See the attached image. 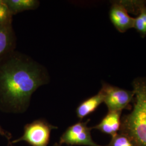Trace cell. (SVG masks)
Here are the masks:
<instances>
[{
  "mask_svg": "<svg viewBox=\"0 0 146 146\" xmlns=\"http://www.w3.org/2000/svg\"><path fill=\"white\" fill-rule=\"evenodd\" d=\"M13 15L3 0H0V25H11Z\"/></svg>",
  "mask_w": 146,
  "mask_h": 146,
  "instance_id": "13",
  "label": "cell"
},
{
  "mask_svg": "<svg viewBox=\"0 0 146 146\" xmlns=\"http://www.w3.org/2000/svg\"><path fill=\"white\" fill-rule=\"evenodd\" d=\"M89 121H80L69 127L62 134L60 139V145L66 144L68 146H102L96 143L92 139L91 130L92 127H88Z\"/></svg>",
  "mask_w": 146,
  "mask_h": 146,
  "instance_id": "5",
  "label": "cell"
},
{
  "mask_svg": "<svg viewBox=\"0 0 146 146\" xmlns=\"http://www.w3.org/2000/svg\"><path fill=\"white\" fill-rule=\"evenodd\" d=\"M0 135L4 136L5 139H7L8 142H9V145H11V146H12L11 142V139L12 138L11 134L9 132H8V131H5V129H3L1 125H0Z\"/></svg>",
  "mask_w": 146,
  "mask_h": 146,
  "instance_id": "14",
  "label": "cell"
},
{
  "mask_svg": "<svg viewBox=\"0 0 146 146\" xmlns=\"http://www.w3.org/2000/svg\"><path fill=\"white\" fill-rule=\"evenodd\" d=\"M54 146H61V145H60L59 143H55L54 144Z\"/></svg>",
  "mask_w": 146,
  "mask_h": 146,
  "instance_id": "15",
  "label": "cell"
},
{
  "mask_svg": "<svg viewBox=\"0 0 146 146\" xmlns=\"http://www.w3.org/2000/svg\"><path fill=\"white\" fill-rule=\"evenodd\" d=\"M104 102V97L99 91L94 96L82 101L76 110V114L80 120H82L85 117L94 112L100 104Z\"/></svg>",
  "mask_w": 146,
  "mask_h": 146,
  "instance_id": "9",
  "label": "cell"
},
{
  "mask_svg": "<svg viewBox=\"0 0 146 146\" xmlns=\"http://www.w3.org/2000/svg\"><path fill=\"white\" fill-rule=\"evenodd\" d=\"M16 36L11 25H0V61L15 51Z\"/></svg>",
  "mask_w": 146,
  "mask_h": 146,
  "instance_id": "8",
  "label": "cell"
},
{
  "mask_svg": "<svg viewBox=\"0 0 146 146\" xmlns=\"http://www.w3.org/2000/svg\"><path fill=\"white\" fill-rule=\"evenodd\" d=\"M104 146H136L135 142L129 136L119 132L111 137L110 143Z\"/></svg>",
  "mask_w": 146,
  "mask_h": 146,
  "instance_id": "12",
  "label": "cell"
},
{
  "mask_svg": "<svg viewBox=\"0 0 146 146\" xmlns=\"http://www.w3.org/2000/svg\"><path fill=\"white\" fill-rule=\"evenodd\" d=\"M132 86L133 108L121 117L119 132L129 136L136 146H146V76L135 78Z\"/></svg>",
  "mask_w": 146,
  "mask_h": 146,
  "instance_id": "2",
  "label": "cell"
},
{
  "mask_svg": "<svg viewBox=\"0 0 146 146\" xmlns=\"http://www.w3.org/2000/svg\"><path fill=\"white\" fill-rule=\"evenodd\" d=\"M104 97V102L108 111H122L123 110L131 109V102H133L134 93L128 90L102 82L100 90Z\"/></svg>",
  "mask_w": 146,
  "mask_h": 146,
  "instance_id": "3",
  "label": "cell"
},
{
  "mask_svg": "<svg viewBox=\"0 0 146 146\" xmlns=\"http://www.w3.org/2000/svg\"><path fill=\"white\" fill-rule=\"evenodd\" d=\"M57 128L56 127L49 123L46 120H35L25 125L23 135L11 141V143L13 145L25 141L31 146H48L50 141L51 131Z\"/></svg>",
  "mask_w": 146,
  "mask_h": 146,
  "instance_id": "4",
  "label": "cell"
},
{
  "mask_svg": "<svg viewBox=\"0 0 146 146\" xmlns=\"http://www.w3.org/2000/svg\"><path fill=\"white\" fill-rule=\"evenodd\" d=\"M138 16L135 18L134 28L139 33L141 37L146 36V2L142 1L139 8Z\"/></svg>",
  "mask_w": 146,
  "mask_h": 146,
  "instance_id": "11",
  "label": "cell"
},
{
  "mask_svg": "<svg viewBox=\"0 0 146 146\" xmlns=\"http://www.w3.org/2000/svg\"><path fill=\"white\" fill-rule=\"evenodd\" d=\"M13 16L27 11L35 10L40 5L37 0H3Z\"/></svg>",
  "mask_w": 146,
  "mask_h": 146,
  "instance_id": "10",
  "label": "cell"
},
{
  "mask_svg": "<svg viewBox=\"0 0 146 146\" xmlns=\"http://www.w3.org/2000/svg\"><path fill=\"white\" fill-rule=\"evenodd\" d=\"M110 20L116 29L121 33L134 28L135 18L128 14L123 1L112 2L110 10Z\"/></svg>",
  "mask_w": 146,
  "mask_h": 146,
  "instance_id": "6",
  "label": "cell"
},
{
  "mask_svg": "<svg viewBox=\"0 0 146 146\" xmlns=\"http://www.w3.org/2000/svg\"><path fill=\"white\" fill-rule=\"evenodd\" d=\"M49 82L46 68L14 51L0 61V110L13 113L25 111L31 95Z\"/></svg>",
  "mask_w": 146,
  "mask_h": 146,
  "instance_id": "1",
  "label": "cell"
},
{
  "mask_svg": "<svg viewBox=\"0 0 146 146\" xmlns=\"http://www.w3.org/2000/svg\"><path fill=\"white\" fill-rule=\"evenodd\" d=\"M122 111H108L99 124L92 127L102 133L111 136L117 134L120 131Z\"/></svg>",
  "mask_w": 146,
  "mask_h": 146,
  "instance_id": "7",
  "label": "cell"
}]
</instances>
